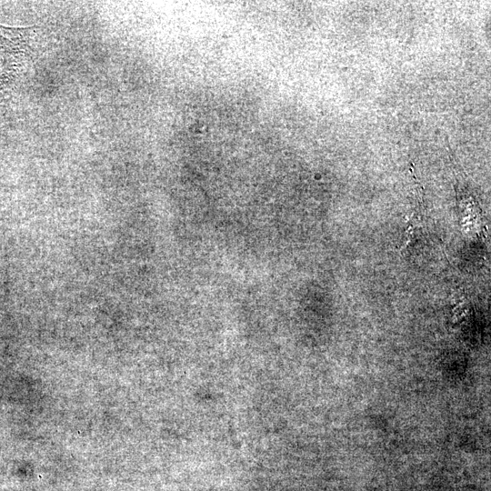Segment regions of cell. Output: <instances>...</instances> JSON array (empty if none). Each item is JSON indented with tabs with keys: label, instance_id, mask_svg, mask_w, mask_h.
Instances as JSON below:
<instances>
[{
	"label": "cell",
	"instance_id": "6da1fadb",
	"mask_svg": "<svg viewBox=\"0 0 491 491\" xmlns=\"http://www.w3.org/2000/svg\"><path fill=\"white\" fill-rule=\"evenodd\" d=\"M39 26L0 25V99L16 90L33 69L38 55Z\"/></svg>",
	"mask_w": 491,
	"mask_h": 491
},
{
	"label": "cell",
	"instance_id": "7a4b0ae2",
	"mask_svg": "<svg viewBox=\"0 0 491 491\" xmlns=\"http://www.w3.org/2000/svg\"><path fill=\"white\" fill-rule=\"evenodd\" d=\"M415 197L414 207L406 222V242L402 251L417 242L426 231V222L423 200L419 193H416Z\"/></svg>",
	"mask_w": 491,
	"mask_h": 491
}]
</instances>
